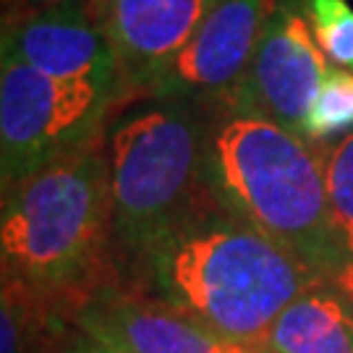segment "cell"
Segmentation results:
<instances>
[{
	"label": "cell",
	"mask_w": 353,
	"mask_h": 353,
	"mask_svg": "<svg viewBox=\"0 0 353 353\" xmlns=\"http://www.w3.org/2000/svg\"><path fill=\"white\" fill-rule=\"evenodd\" d=\"M141 262L160 301L254 345L290 301L327 280L220 202L199 204Z\"/></svg>",
	"instance_id": "6da1fadb"
},
{
	"label": "cell",
	"mask_w": 353,
	"mask_h": 353,
	"mask_svg": "<svg viewBox=\"0 0 353 353\" xmlns=\"http://www.w3.org/2000/svg\"><path fill=\"white\" fill-rule=\"evenodd\" d=\"M204 176L214 202L322 278L343 265L330 228L322 144L249 108L214 105Z\"/></svg>",
	"instance_id": "7a4b0ae2"
},
{
	"label": "cell",
	"mask_w": 353,
	"mask_h": 353,
	"mask_svg": "<svg viewBox=\"0 0 353 353\" xmlns=\"http://www.w3.org/2000/svg\"><path fill=\"white\" fill-rule=\"evenodd\" d=\"M115 239L105 134L3 189V283L52 299L87 288Z\"/></svg>",
	"instance_id": "3957f363"
},
{
	"label": "cell",
	"mask_w": 353,
	"mask_h": 353,
	"mask_svg": "<svg viewBox=\"0 0 353 353\" xmlns=\"http://www.w3.org/2000/svg\"><path fill=\"white\" fill-rule=\"evenodd\" d=\"M194 102L147 97L105 128L115 239L139 259L210 194V118Z\"/></svg>",
	"instance_id": "277c9868"
},
{
	"label": "cell",
	"mask_w": 353,
	"mask_h": 353,
	"mask_svg": "<svg viewBox=\"0 0 353 353\" xmlns=\"http://www.w3.org/2000/svg\"><path fill=\"white\" fill-rule=\"evenodd\" d=\"M121 89L63 84L0 55V178L3 189L105 134Z\"/></svg>",
	"instance_id": "5b68a950"
},
{
	"label": "cell",
	"mask_w": 353,
	"mask_h": 353,
	"mask_svg": "<svg viewBox=\"0 0 353 353\" xmlns=\"http://www.w3.org/2000/svg\"><path fill=\"white\" fill-rule=\"evenodd\" d=\"M301 0H280L241 84L214 105H239L306 137V121L330 76Z\"/></svg>",
	"instance_id": "8992f818"
},
{
	"label": "cell",
	"mask_w": 353,
	"mask_h": 353,
	"mask_svg": "<svg viewBox=\"0 0 353 353\" xmlns=\"http://www.w3.org/2000/svg\"><path fill=\"white\" fill-rule=\"evenodd\" d=\"M280 0H214L191 42L147 81L144 97L220 102L246 76Z\"/></svg>",
	"instance_id": "52a82bcc"
},
{
	"label": "cell",
	"mask_w": 353,
	"mask_h": 353,
	"mask_svg": "<svg viewBox=\"0 0 353 353\" xmlns=\"http://www.w3.org/2000/svg\"><path fill=\"white\" fill-rule=\"evenodd\" d=\"M3 52L63 84L121 89L126 94L121 63L97 13L81 0L50 6L3 29Z\"/></svg>",
	"instance_id": "ba28073f"
},
{
	"label": "cell",
	"mask_w": 353,
	"mask_h": 353,
	"mask_svg": "<svg viewBox=\"0 0 353 353\" xmlns=\"http://www.w3.org/2000/svg\"><path fill=\"white\" fill-rule=\"evenodd\" d=\"M76 325L121 353H265L254 343L214 332L160 299L100 293L81 306Z\"/></svg>",
	"instance_id": "9c48e42d"
},
{
	"label": "cell",
	"mask_w": 353,
	"mask_h": 353,
	"mask_svg": "<svg viewBox=\"0 0 353 353\" xmlns=\"http://www.w3.org/2000/svg\"><path fill=\"white\" fill-rule=\"evenodd\" d=\"M214 0H97V21L121 63L126 94H139L196 34Z\"/></svg>",
	"instance_id": "30bf717a"
},
{
	"label": "cell",
	"mask_w": 353,
	"mask_h": 353,
	"mask_svg": "<svg viewBox=\"0 0 353 353\" xmlns=\"http://www.w3.org/2000/svg\"><path fill=\"white\" fill-rule=\"evenodd\" d=\"M259 348L265 353H353L351 306L332 285H314L280 312Z\"/></svg>",
	"instance_id": "8fae6325"
},
{
	"label": "cell",
	"mask_w": 353,
	"mask_h": 353,
	"mask_svg": "<svg viewBox=\"0 0 353 353\" xmlns=\"http://www.w3.org/2000/svg\"><path fill=\"white\" fill-rule=\"evenodd\" d=\"M330 228L343 262L353 256V131L325 147Z\"/></svg>",
	"instance_id": "7c38bea8"
},
{
	"label": "cell",
	"mask_w": 353,
	"mask_h": 353,
	"mask_svg": "<svg viewBox=\"0 0 353 353\" xmlns=\"http://www.w3.org/2000/svg\"><path fill=\"white\" fill-rule=\"evenodd\" d=\"M319 50L330 63L353 71V8L345 0H301Z\"/></svg>",
	"instance_id": "4fadbf2b"
},
{
	"label": "cell",
	"mask_w": 353,
	"mask_h": 353,
	"mask_svg": "<svg viewBox=\"0 0 353 353\" xmlns=\"http://www.w3.org/2000/svg\"><path fill=\"white\" fill-rule=\"evenodd\" d=\"M42 303H45V299L32 296L13 283H3L0 353H37Z\"/></svg>",
	"instance_id": "5bb4252c"
},
{
	"label": "cell",
	"mask_w": 353,
	"mask_h": 353,
	"mask_svg": "<svg viewBox=\"0 0 353 353\" xmlns=\"http://www.w3.org/2000/svg\"><path fill=\"white\" fill-rule=\"evenodd\" d=\"M353 131V74L332 68L306 121V139L319 144L338 131Z\"/></svg>",
	"instance_id": "9a60e30c"
},
{
	"label": "cell",
	"mask_w": 353,
	"mask_h": 353,
	"mask_svg": "<svg viewBox=\"0 0 353 353\" xmlns=\"http://www.w3.org/2000/svg\"><path fill=\"white\" fill-rule=\"evenodd\" d=\"M63 353H121V351L113 348V345H108L100 338L84 332V330H76L74 335H71V341L65 343Z\"/></svg>",
	"instance_id": "2e32d148"
},
{
	"label": "cell",
	"mask_w": 353,
	"mask_h": 353,
	"mask_svg": "<svg viewBox=\"0 0 353 353\" xmlns=\"http://www.w3.org/2000/svg\"><path fill=\"white\" fill-rule=\"evenodd\" d=\"M330 285L338 290V296L351 306V312H353V256L351 259H345V262L332 272Z\"/></svg>",
	"instance_id": "e0dca14e"
},
{
	"label": "cell",
	"mask_w": 353,
	"mask_h": 353,
	"mask_svg": "<svg viewBox=\"0 0 353 353\" xmlns=\"http://www.w3.org/2000/svg\"><path fill=\"white\" fill-rule=\"evenodd\" d=\"M42 8H50V6H61V3H71V0H34Z\"/></svg>",
	"instance_id": "ac0fdd59"
}]
</instances>
